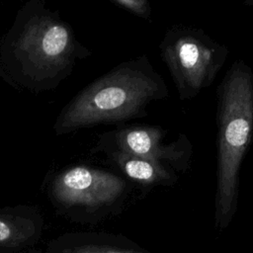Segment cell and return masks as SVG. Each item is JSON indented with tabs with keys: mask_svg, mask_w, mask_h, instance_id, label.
<instances>
[{
	"mask_svg": "<svg viewBox=\"0 0 253 253\" xmlns=\"http://www.w3.org/2000/svg\"><path fill=\"white\" fill-rule=\"evenodd\" d=\"M244 4L246 6H253V0H245Z\"/></svg>",
	"mask_w": 253,
	"mask_h": 253,
	"instance_id": "30bf717a",
	"label": "cell"
},
{
	"mask_svg": "<svg viewBox=\"0 0 253 253\" xmlns=\"http://www.w3.org/2000/svg\"><path fill=\"white\" fill-rule=\"evenodd\" d=\"M126 175L141 182H155L167 179L169 174L158 161L139 157L123 151L119 157Z\"/></svg>",
	"mask_w": 253,
	"mask_h": 253,
	"instance_id": "52a82bcc",
	"label": "cell"
},
{
	"mask_svg": "<svg viewBox=\"0 0 253 253\" xmlns=\"http://www.w3.org/2000/svg\"><path fill=\"white\" fill-rule=\"evenodd\" d=\"M123 189L124 183L117 176L81 166L64 172L54 183V193L59 201L88 207L115 200Z\"/></svg>",
	"mask_w": 253,
	"mask_h": 253,
	"instance_id": "5b68a950",
	"label": "cell"
},
{
	"mask_svg": "<svg viewBox=\"0 0 253 253\" xmlns=\"http://www.w3.org/2000/svg\"><path fill=\"white\" fill-rule=\"evenodd\" d=\"M91 253H95V252H91ZM101 253H123V252H119V251H106V252H101Z\"/></svg>",
	"mask_w": 253,
	"mask_h": 253,
	"instance_id": "8fae6325",
	"label": "cell"
},
{
	"mask_svg": "<svg viewBox=\"0 0 253 253\" xmlns=\"http://www.w3.org/2000/svg\"><path fill=\"white\" fill-rule=\"evenodd\" d=\"M123 6L126 7L133 13L141 16L148 17L150 14V7L147 0H116Z\"/></svg>",
	"mask_w": 253,
	"mask_h": 253,
	"instance_id": "ba28073f",
	"label": "cell"
},
{
	"mask_svg": "<svg viewBox=\"0 0 253 253\" xmlns=\"http://www.w3.org/2000/svg\"><path fill=\"white\" fill-rule=\"evenodd\" d=\"M13 54L23 71L42 80L66 68L73 52L69 29L48 16L31 20L13 45Z\"/></svg>",
	"mask_w": 253,
	"mask_h": 253,
	"instance_id": "277c9868",
	"label": "cell"
},
{
	"mask_svg": "<svg viewBox=\"0 0 253 253\" xmlns=\"http://www.w3.org/2000/svg\"><path fill=\"white\" fill-rule=\"evenodd\" d=\"M11 234H12L11 227L5 221L0 219V241L9 239Z\"/></svg>",
	"mask_w": 253,
	"mask_h": 253,
	"instance_id": "9c48e42d",
	"label": "cell"
},
{
	"mask_svg": "<svg viewBox=\"0 0 253 253\" xmlns=\"http://www.w3.org/2000/svg\"><path fill=\"white\" fill-rule=\"evenodd\" d=\"M217 110V220L230 221L241 162L253 140V71L235 60L216 89Z\"/></svg>",
	"mask_w": 253,
	"mask_h": 253,
	"instance_id": "6da1fadb",
	"label": "cell"
},
{
	"mask_svg": "<svg viewBox=\"0 0 253 253\" xmlns=\"http://www.w3.org/2000/svg\"><path fill=\"white\" fill-rule=\"evenodd\" d=\"M166 131L160 126H133L117 133V140L123 151L154 161L167 160L187 163L191 155V143L184 133L176 141L162 144Z\"/></svg>",
	"mask_w": 253,
	"mask_h": 253,
	"instance_id": "8992f818",
	"label": "cell"
},
{
	"mask_svg": "<svg viewBox=\"0 0 253 253\" xmlns=\"http://www.w3.org/2000/svg\"><path fill=\"white\" fill-rule=\"evenodd\" d=\"M168 96L167 86L147 59L120 66L84 89L61 113L58 132L144 116L146 106Z\"/></svg>",
	"mask_w": 253,
	"mask_h": 253,
	"instance_id": "7a4b0ae2",
	"label": "cell"
},
{
	"mask_svg": "<svg viewBox=\"0 0 253 253\" xmlns=\"http://www.w3.org/2000/svg\"><path fill=\"white\" fill-rule=\"evenodd\" d=\"M160 50L182 101L192 100L209 88L229 54L225 44L203 29L186 25L172 27L165 34Z\"/></svg>",
	"mask_w": 253,
	"mask_h": 253,
	"instance_id": "3957f363",
	"label": "cell"
}]
</instances>
